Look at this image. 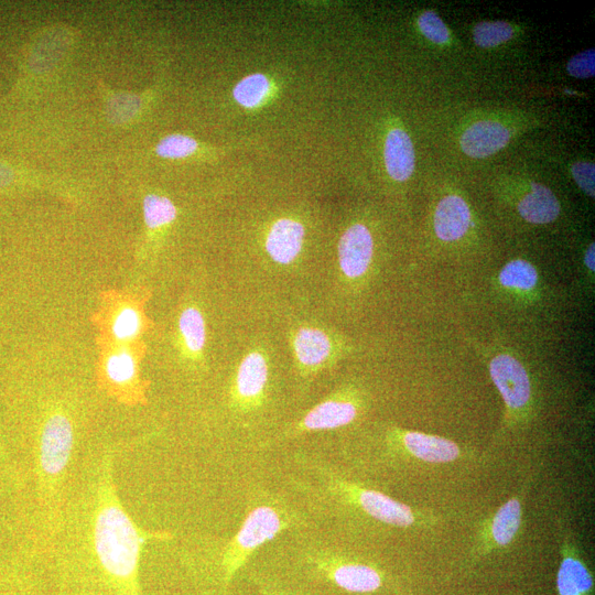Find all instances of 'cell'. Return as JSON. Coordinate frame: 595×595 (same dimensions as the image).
I'll list each match as a JSON object with an SVG mask.
<instances>
[{"label": "cell", "mask_w": 595, "mask_h": 595, "mask_svg": "<svg viewBox=\"0 0 595 595\" xmlns=\"http://www.w3.org/2000/svg\"><path fill=\"white\" fill-rule=\"evenodd\" d=\"M329 489L337 499L378 523L408 528L424 525L428 519L425 514L391 496L350 481L334 478L329 482Z\"/></svg>", "instance_id": "3957f363"}, {"label": "cell", "mask_w": 595, "mask_h": 595, "mask_svg": "<svg viewBox=\"0 0 595 595\" xmlns=\"http://www.w3.org/2000/svg\"><path fill=\"white\" fill-rule=\"evenodd\" d=\"M142 107V100L134 94H117L107 104V115L114 124H124L133 119Z\"/></svg>", "instance_id": "484cf974"}, {"label": "cell", "mask_w": 595, "mask_h": 595, "mask_svg": "<svg viewBox=\"0 0 595 595\" xmlns=\"http://www.w3.org/2000/svg\"><path fill=\"white\" fill-rule=\"evenodd\" d=\"M268 382V363L259 352H251L238 369L234 385L235 404L242 408H254L264 397Z\"/></svg>", "instance_id": "8fae6325"}, {"label": "cell", "mask_w": 595, "mask_h": 595, "mask_svg": "<svg viewBox=\"0 0 595 595\" xmlns=\"http://www.w3.org/2000/svg\"><path fill=\"white\" fill-rule=\"evenodd\" d=\"M385 162L388 175L396 181H406L415 170V149L409 135L403 129L389 132L385 144Z\"/></svg>", "instance_id": "e0dca14e"}, {"label": "cell", "mask_w": 595, "mask_h": 595, "mask_svg": "<svg viewBox=\"0 0 595 595\" xmlns=\"http://www.w3.org/2000/svg\"><path fill=\"white\" fill-rule=\"evenodd\" d=\"M270 91V82L264 74L248 75L236 84L233 95L235 101L246 108H255L261 105Z\"/></svg>", "instance_id": "ffe728a7"}, {"label": "cell", "mask_w": 595, "mask_h": 595, "mask_svg": "<svg viewBox=\"0 0 595 595\" xmlns=\"http://www.w3.org/2000/svg\"><path fill=\"white\" fill-rule=\"evenodd\" d=\"M179 331L183 344L192 355H199L207 342V328L202 312L194 307L182 311L179 318Z\"/></svg>", "instance_id": "d6986e66"}, {"label": "cell", "mask_w": 595, "mask_h": 595, "mask_svg": "<svg viewBox=\"0 0 595 595\" xmlns=\"http://www.w3.org/2000/svg\"><path fill=\"white\" fill-rule=\"evenodd\" d=\"M294 349L299 365L307 371H315L328 362L333 344L326 332L301 328L295 335Z\"/></svg>", "instance_id": "2e32d148"}, {"label": "cell", "mask_w": 595, "mask_h": 595, "mask_svg": "<svg viewBox=\"0 0 595 595\" xmlns=\"http://www.w3.org/2000/svg\"><path fill=\"white\" fill-rule=\"evenodd\" d=\"M15 179V173L12 168L0 164V188L7 187Z\"/></svg>", "instance_id": "4dcf8cb0"}, {"label": "cell", "mask_w": 595, "mask_h": 595, "mask_svg": "<svg viewBox=\"0 0 595 595\" xmlns=\"http://www.w3.org/2000/svg\"><path fill=\"white\" fill-rule=\"evenodd\" d=\"M573 179L576 180L580 189L588 194L589 197L594 198V176L595 167L593 162L580 161L571 168Z\"/></svg>", "instance_id": "f546056e"}, {"label": "cell", "mask_w": 595, "mask_h": 595, "mask_svg": "<svg viewBox=\"0 0 595 595\" xmlns=\"http://www.w3.org/2000/svg\"><path fill=\"white\" fill-rule=\"evenodd\" d=\"M39 467L41 474L56 481L67 470L74 446L71 419L63 413L50 415L43 424L39 439Z\"/></svg>", "instance_id": "5b68a950"}, {"label": "cell", "mask_w": 595, "mask_h": 595, "mask_svg": "<svg viewBox=\"0 0 595 595\" xmlns=\"http://www.w3.org/2000/svg\"><path fill=\"white\" fill-rule=\"evenodd\" d=\"M320 570L339 588L353 593H371L383 586L376 568L349 559L328 557L319 560Z\"/></svg>", "instance_id": "ba28073f"}, {"label": "cell", "mask_w": 595, "mask_h": 595, "mask_svg": "<svg viewBox=\"0 0 595 595\" xmlns=\"http://www.w3.org/2000/svg\"><path fill=\"white\" fill-rule=\"evenodd\" d=\"M522 218L533 224H549L557 220L560 204L553 191L540 183H532V189L518 204Z\"/></svg>", "instance_id": "ac0fdd59"}, {"label": "cell", "mask_w": 595, "mask_h": 595, "mask_svg": "<svg viewBox=\"0 0 595 595\" xmlns=\"http://www.w3.org/2000/svg\"><path fill=\"white\" fill-rule=\"evenodd\" d=\"M373 250V237L365 225L349 227L339 244V263L343 275L349 279L364 276L371 265Z\"/></svg>", "instance_id": "30bf717a"}, {"label": "cell", "mask_w": 595, "mask_h": 595, "mask_svg": "<svg viewBox=\"0 0 595 595\" xmlns=\"http://www.w3.org/2000/svg\"><path fill=\"white\" fill-rule=\"evenodd\" d=\"M514 37V28L506 21H484L473 30L475 45L489 49L503 45Z\"/></svg>", "instance_id": "cb8c5ba5"}, {"label": "cell", "mask_w": 595, "mask_h": 595, "mask_svg": "<svg viewBox=\"0 0 595 595\" xmlns=\"http://www.w3.org/2000/svg\"><path fill=\"white\" fill-rule=\"evenodd\" d=\"M595 246L594 244H591L589 247V250L586 254V265L588 266V268L591 270V272H594V256H595V250H594Z\"/></svg>", "instance_id": "1f68e13d"}, {"label": "cell", "mask_w": 595, "mask_h": 595, "mask_svg": "<svg viewBox=\"0 0 595 595\" xmlns=\"http://www.w3.org/2000/svg\"><path fill=\"white\" fill-rule=\"evenodd\" d=\"M288 527L286 516L277 508L266 505L254 508L224 550L223 568L226 582L234 578L258 548L272 542Z\"/></svg>", "instance_id": "7a4b0ae2"}, {"label": "cell", "mask_w": 595, "mask_h": 595, "mask_svg": "<svg viewBox=\"0 0 595 595\" xmlns=\"http://www.w3.org/2000/svg\"><path fill=\"white\" fill-rule=\"evenodd\" d=\"M197 149L196 139L186 135H171L161 139L156 147V153L161 158L181 159L196 153Z\"/></svg>", "instance_id": "4316f807"}, {"label": "cell", "mask_w": 595, "mask_h": 595, "mask_svg": "<svg viewBox=\"0 0 595 595\" xmlns=\"http://www.w3.org/2000/svg\"><path fill=\"white\" fill-rule=\"evenodd\" d=\"M490 374L505 403V423L512 425L532 400V385L527 371L515 357L500 354L491 361Z\"/></svg>", "instance_id": "8992f818"}, {"label": "cell", "mask_w": 595, "mask_h": 595, "mask_svg": "<svg viewBox=\"0 0 595 595\" xmlns=\"http://www.w3.org/2000/svg\"><path fill=\"white\" fill-rule=\"evenodd\" d=\"M156 538L166 537L138 528L118 502L110 480L104 481L94 517L93 548L108 575L116 580L134 579L144 546Z\"/></svg>", "instance_id": "6da1fadb"}, {"label": "cell", "mask_w": 595, "mask_h": 595, "mask_svg": "<svg viewBox=\"0 0 595 595\" xmlns=\"http://www.w3.org/2000/svg\"><path fill=\"white\" fill-rule=\"evenodd\" d=\"M511 133L501 123L482 121L475 123L461 137L460 144L465 155L476 159L490 157L505 148Z\"/></svg>", "instance_id": "4fadbf2b"}, {"label": "cell", "mask_w": 595, "mask_h": 595, "mask_svg": "<svg viewBox=\"0 0 595 595\" xmlns=\"http://www.w3.org/2000/svg\"><path fill=\"white\" fill-rule=\"evenodd\" d=\"M359 406L350 398L332 397L312 408L302 418L296 432H316L339 429L353 423Z\"/></svg>", "instance_id": "7c38bea8"}, {"label": "cell", "mask_w": 595, "mask_h": 595, "mask_svg": "<svg viewBox=\"0 0 595 595\" xmlns=\"http://www.w3.org/2000/svg\"><path fill=\"white\" fill-rule=\"evenodd\" d=\"M501 284L506 288L530 290L537 285L536 268L523 259L508 263L500 274Z\"/></svg>", "instance_id": "7402d4cb"}, {"label": "cell", "mask_w": 595, "mask_h": 595, "mask_svg": "<svg viewBox=\"0 0 595 595\" xmlns=\"http://www.w3.org/2000/svg\"><path fill=\"white\" fill-rule=\"evenodd\" d=\"M105 373L108 380L115 385L131 384L137 375L135 356L126 350L113 353L106 361Z\"/></svg>", "instance_id": "603a6c76"}, {"label": "cell", "mask_w": 595, "mask_h": 595, "mask_svg": "<svg viewBox=\"0 0 595 595\" xmlns=\"http://www.w3.org/2000/svg\"><path fill=\"white\" fill-rule=\"evenodd\" d=\"M560 555L557 573L558 594L593 595V575L580 554L576 540L570 536L562 537Z\"/></svg>", "instance_id": "9c48e42d"}, {"label": "cell", "mask_w": 595, "mask_h": 595, "mask_svg": "<svg viewBox=\"0 0 595 595\" xmlns=\"http://www.w3.org/2000/svg\"><path fill=\"white\" fill-rule=\"evenodd\" d=\"M305 240V227L291 219L274 223L266 238V251L274 262L289 265L295 261Z\"/></svg>", "instance_id": "5bb4252c"}, {"label": "cell", "mask_w": 595, "mask_h": 595, "mask_svg": "<svg viewBox=\"0 0 595 595\" xmlns=\"http://www.w3.org/2000/svg\"><path fill=\"white\" fill-rule=\"evenodd\" d=\"M145 223L150 230H159L177 218V209L168 198L149 194L144 200Z\"/></svg>", "instance_id": "44dd1931"}, {"label": "cell", "mask_w": 595, "mask_h": 595, "mask_svg": "<svg viewBox=\"0 0 595 595\" xmlns=\"http://www.w3.org/2000/svg\"><path fill=\"white\" fill-rule=\"evenodd\" d=\"M567 70L571 77L577 79H590L595 74V51L589 49L578 53L568 62Z\"/></svg>", "instance_id": "f1b7e54d"}, {"label": "cell", "mask_w": 595, "mask_h": 595, "mask_svg": "<svg viewBox=\"0 0 595 595\" xmlns=\"http://www.w3.org/2000/svg\"><path fill=\"white\" fill-rule=\"evenodd\" d=\"M143 328L142 316L132 306L119 309L114 317L112 333L118 342H131L135 340Z\"/></svg>", "instance_id": "d4e9b609"}, {"label": "cell", "mask_w": 595, "mask_h": 595, "mask_svg": "<svg viewBox=\"0 0 595 595\" xmlns=\"http://www.w3.org/2000/svg\"><path fill=\"white\" fill-rule=\"evenodd\" d=\"M524 494H517L499 507L481 527L473 546V559L510 547L523 526Z\"/></svg>", "instance_id": "277c9868"}, {"label": "cell", "mask_w": 595, "mask_h": 595, "mask_svg": "<svg viewBox=\"0 0 595 595\" xmlns=\"http://www.w3.org/2000/svg\"><path fill=\"white\" fill-rule=\"evenodd\" d=\"M471 212L468 204L458 196L443 198L435 213V231L440 240L453 242L468 232Z\"/></svg>", "instance_id": "9a60e30c"}, {"label": "cell", "mask_w": 595, "mask_h": 595, "mask_svg": "<svg viewBox=\"0 0 595 595\" xmlns=\"http://www.w3.org/2000/svg\"><path fill=\"white\" fill-rule=\"evenodd\" d=\"M418 25L426 38L432 42L443 45L450 39L447 26L435 12H425L418 19Z\"/></svg>", "instance_id": "83f0119b"}, {"label": "cell", "mask_w": 595, "mask_h": 595, "mask_svg": "<svg viewBox=\"0 0 595 595\" xmlns=\"http://www.w3.org/2000/svg\"><path fill=\"white\" fill-rule=\"evenodd\" d=\"M395 448L405 457L419 462L443 464L457 461L461 448L447 438L418 431L398 430L393 437Z\"/></svg>", "instance_id": "52a82bcc"}]
</instances>
